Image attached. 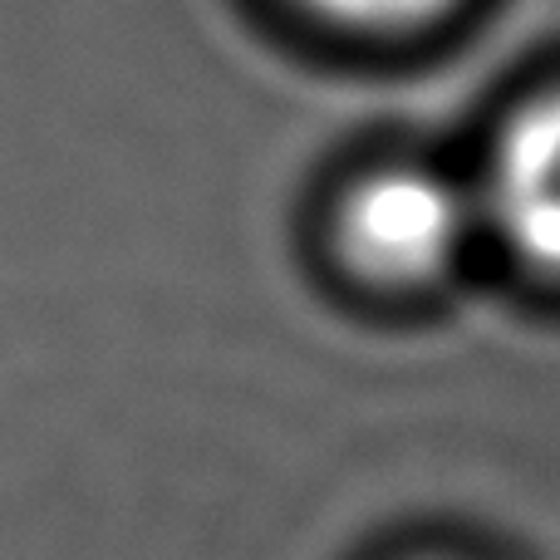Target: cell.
<instances>
[{
	"mask_svg": "<svg viewBox=\"0 0 560 560\" xmlns=\"http://www.w3.org/2000/svg\"><path fill=\"white\" fill-rule=\"evenodd\" d=\"M492 207L526 261L560 271V89L506 128L492 167Z\"/></svg>",
	"mask_w": 560,
	"mask_h": 560,
	"instance_id": "cell-2",
	"label": "cell"
},
{
	"mask_svg": "<svg viewBox=\"0 0 560 560\" xmlns=\"http://www.w3.org/2000/svg\"><path fill=\"white\" fill-rule=\"evenodd\" d=\"M467 207L438 173L388 167L349 192L345 252L359 271L378 280H428L457 256Z\"/></svg>",
	"mask_w": 560,
	"mask_h": 560,
	"instance_id": "cell-1",
	"label": "cell"
},
{
	"mask_svg": "<svg viewBox=\"0 0 560 560\" xmlns=\"http://www.w3.org/2000/svg\"><path fill=\"white\" fill-rule=\"evenodd\" d=\"M305 5H315L319 15L329 20H345V25H413V20L433 15L438 5H447V0H305Z\"/></svg>",
	"mask_w": 560,
	"mask_h": 560,
	"instance_id": "cell-3",
	"label": "cell"
}]
</instances>
